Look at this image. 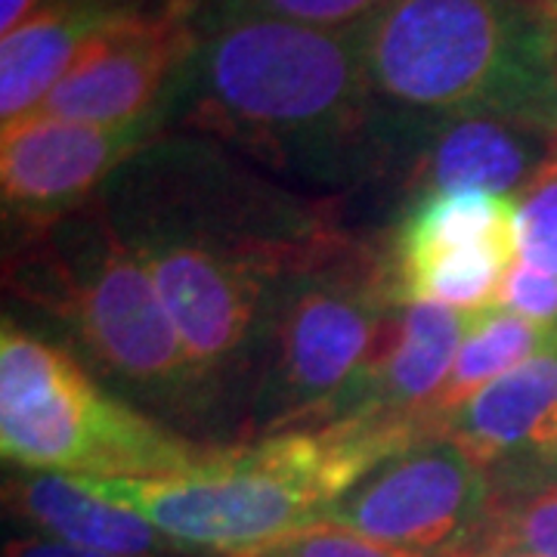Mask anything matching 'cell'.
<instances>
[{
	"mask_svg": "<svg viewBox=\"0 0 557 557\" xmlns=\"http://www.w3.org/2000/svg\"><path fill=\"white\" fill-rule=\"evenodd\" d=\"M164 115L168 131L214 139L310 189L338 193L387 171L394 115L366 75L362 25H193Z\"/></svg>",
	"mask_w": 557,
	"mask_h": 557,
	"instance_id": "1",
	"label": "cell"
},
{
	"mask_svg": "<svg viewBox=\"0 0 557 557\" xmlns=\"http://www.w3.org/2000/svg\"><path fill=\"white\" fill-rule=\"evenodd\" d=\"M16 304L62 332V347L115 397L186 437L218 446L196 366L159 288L97 199L35 233L3 258Z\"/></svg>",
	"mask_w": 557,
	"mask_h": 557,
	"instance_id": "2",
	"label": "cell"
},
{
	"mask_svg": "<svg viewBox=\"0 0 557 557\" xmlns=\"http://www.w3.org/2000/svg\"><path fill=\"white\" fill-rule=\"evenodd\" d=\"M431 421L354 418L317 431L214 446L199 465L146 480L75 478L146 518L196 557H239L325 511L381 461L434 434Z\"/></svg>",
	"mask_w": 557,
	"mask_h": 557,
	"instance_id": "3",
	"label": "cell"
},
{
	"mask_svg": "<svg viewBox=\"0 0 557 557\" xmlns=\"http://www.w3.org/2000/svg\"><path fill=\"white\" fill-rule=\"evenodd\" d=\"M366 75L403 115H498L557 137V20L523 0H387Z\"/></svg>",
	"mask_w": 557,
	"mask_h": 557,
	"instance_id": "4",
	"label": "cell"
},
{
	"mask_svg": "<svg viewBox=\"0 0 557 557\" xmlns=\"http://www.w3.org/2000/svg\"><path fill=\"white\" fill-rule=\"evenodd\" d=\"M211 449L115 397L62 344L3 317L0 453L10 468L146 480L186 471Z\"/></svg>",
	"mask_w": 557,
	"mask_h": 557,
	"instance_id": "5",
	"label": "cell"
},
{
	"mask_svg": "<svg viewBox=\"0 0 557 557\" xmlns=\"http://www.w3.org/2000/svg\"><path fill=\"white\" fill-rule=\"evenodd\" d=\"M397 300L384 248L362 236L288 278L260 341L239 443L335 424Z\"/></svg>",
	"mask_w": 557,
	"mask_h": 557,
	"instance_id": "6",
	"label": "cell"
},
{
	"mask_svg": "<svg viewBox=\"0 0 557 557\" xmlns=\"http://www.w3.org/2000/svg\"><path fill=\"white\" fill-rule=\"evenodd\" d=\"M493 511V478L443 431L416 440L325 511L322 523L418 557H471Z\"/></svg>",
	"mask_w": 557,
	"mask_h": 557,
	"instance_id": "7",
	"label": "cell"
},
{
	"mask_svg": "<svg viewBox=\"0 0 557 557\" xmlns=\"http://www.w3.org/2000/svg\"><path fill=\"white\" fill-rule=\"evenodd\" d=\"M168 131V115L100 127L22 119L0 134V193L7 230L35 233L87 208L127 161Z\"/></svg>",
	"mask_w": 557,
	"mask_h": 557,
	"instance_id": "8",
	"label": "cell"
},
{
	"mask_svg": "<svg viewBox=\"0 0 557 557\" xmlns=\"http://www.w3.org/2000/svg\"><path fill=\"white\" fill-rule=\"evenodd\" d=\"M557 137L498 115H403L394 112L387 174L409 201L446 193L518 196L555 156Z\"/></svg>",
	"mask_w": 557,
	"mask_h": 557,
	"instance_id": "9",
	"label": "cell"
},
{
	"mask_svg": "<svg viewBox=\"0 0 557 557\" xmlns=\"http://www.w3.org/2000/svg\"><path fill=\"white\" fill-rule=\"evenodd\" d=\"M189 47V22L119 16L87 40L69 75L35 115L100 127L161 115Z\"/></svg>",
	"mask_w": 557,
	"mask_h": 557,
	"instance_id": "10",
	"label": "cell"
},
{
	"mask_svg": "<svg viewBox=\"0 0 557 557\" xmlns=\"http://www.w3.org/2000/svg\"><path fill=\"white\" fill-rule=\"evenodd\" d=\"M478 313L440 304L397 300L379 329L375 347L338 409V421L397 418L434 421V403L453 375L458 350Z\"/></svg>",
	"mask_w": 557,
	"mask_h": 557,
	"instance_id": "11",
	"label": "cell"
},
{
	"mask_svg": "<svg viewBox=\"0 0 557 557\" xmlns=\"http://www.w3.org/2000/svg\"><path fill=\"white\" fill-rule=\"evenodd\" d=\"M437 431L478 458L493 483L557 474V341L478 391Z\"/></svg>",
	"mask_w": 557,
	"mask_h": 557,
	"instance_id": "12",
	"label": "cell"
},
{
	"mask_svg": "<svg viewBox=\"0 0 557 557\" xmlns=\"http://www.w3.org/2000/svg\"><path fill=\"white\" fill-rule=\"evenodd\" d=\"M3 508L20 530L115 557H196L146 518L106 502L84 483L47 471H7Z\"/></svg>",
	"mask_w": 557,
	"mask_h": 557,
	"instance_id": "13",
	"label": "cell"
},
{
	"mask_svg": "<svg viewBox=\"0 0 557 557\" xmlns=\"http://www.w3.org/2000/svg\"><path fill=\"white\" fill-rule=\"evenodd\" d=\"M119 16L90 0H44L0 40V121L3 127L35 115L75 65L87 40Z\"/></svg>",
	"mask_w": 557,
	"mask_h": 557,
	"instance_id": "14",
	"label": "cell"
},
{
	"mask_svg": "<svg viewBox=\"0 0 557 557\" xmlns=\"http://www.w3.org/2000/svg\"><path fill=\"white\" fill-rule=\"evenodd\" d=\"M397 282L418 267L465 251L518 255V201L490 193H446L412 199L381 242Z\"/></svg>",
	"mask_w": 557,
	"mask_h": 557,
	"instance_id": "15",
	"label": "cell"
},
{
	"mask_svg": "<svg viewBox=\"0 0 557 557\" xmlns=\"http://www.w3.org/2000/svg\"><path fill=\"white\" fill-rule=\"evenodd\" d=\"M555 341L557 325H539L502 307L478 313L468 338L458 350L453 375L434 403V421L440 424L486 384L515 372L518 366L542 354L545 347H552Z\"/></svg>",
	"mask_w": 557,
	"mask_h": 557,
	"instance_id": "16",
	"label": "cell"
},
{
	"mask_svg": "<svg viewBox=\"0 0 557 557\" xmlns=\"http://www.w3.org/2000/svg\"><path fill=\"white\" fill-rule=\"evenodd\" d=\"M478 552L557 557V474L493 483V511Z\"/></svg>",
	"mask_w": 557,
	"mask_h": 557,
	"instance_id": "17",
	"label": "cell"
},
{
	"mask_svg": "<svg viewBox=\"0 0 557 557\" xmlns=\"http://www.w3.org/2000/svg\"><path fill=\"white\" fill-rule=\"evenodd\" d=\"M387 0H199L189 25L223 20H276L322 32H350L372 20Z\"/></svg>",
	"mask_w": 557,
	"mask_h": 557,
	"instance_id": "18",
	"label": "cell"
},
{
	"mask_svg": "<svg viewBox=\"0 0 557 557\" xmlns=\"http://www.w3.org/2000/svg\"><path fill=\"white\" fill-rule=\"evenodd\" d=\"M518 258L557 276V149L518 196Z\"/></svg>",
	"mask_w": 557,
	"mask_h": 557,
	"instance_id": "19",
	"label": "cell"
},
{
	"mask_svg": "<svg viewBox=\"0 0 557 557\" xmlns=\"http://www.w3.org/2000/svg\"><path fill=\"white\" fill-rule=\"evenodd\" d=\"M239 557H418L350 533L335 523H313Z\"/></svg>",
	"mask_w": 557,
	"mask_h": 557,
	"instance_id": "20",
	"label": "cell"
},
{
	"mask_svg": "<svg viewBox=\"0 0 557 557\" xmlns=\"http://www.w3.org/2000/svg\"><path fill=\"white\" fill-rule=\"evenodd\" d=\"M496 307L539 325H557V276L515 258L502 278Z\"/></svg>",
	"mask_w": 557,
	"mask_h": 557,
	"instance_id": "21",
	"label": "cell"
},
{
	"mask_svg": "<svg viewBox=\"0 0 557 557\" xmlns=\"http://www.w3.org/2000/svg\"><path fill=\"white\" fill-rule=\"evenodd\" d=\"M109 16H134V20L189 22L199 0H90Z\"/></svg>",
	"mask_w": 557,
	"mask_h": 557,
	"instance_id": "22",
	"label": "cell"
},
{
	"mask_svg": "<svg viewBox=\"0 0 557 557\" xmlns=\"http://www.w3.org/2000/svg\"><path fill=\"white\" fill-rule=\"evenodd\" d=\"M3 557H115V555H102V552L78 548V545L60 542V539L28 533V530H16L13 536H7V542H3Z\"/></svg>",
	"mask_w": 557,
	"mask_h": 557,
	"instance_id": "23",
	"label": "cell"
},
{
	"mask_svg": "<svg viewBox=\"0 0 557 557\" xmlns=\"http://www.w3.org/2000/svg\"><path fill=\"white\" fill-rule=\"evenodd\" d=\"M44 0H0V32L10 35L38 10Z\"/></svg>",
	"mask_w": 557,
	"mask_h": 557,
	"instance_id": "24",
	"label": "cell"
},
{
	"mask_svg": "<svg viewBox=\"0 0 557 557\" xmlns=\"http://www.w3.org/2000/svg\"><path fill=\"white\" fill-rule=\"evenodd\" d=\"M523 3H530V7H536L542 13H548L552 20H557V0H523Z\"/></svg>",
	"mask_w": 557,
	"mask_h": 557,
	"instance_id": "25",
	"label": "cell"
},
{
	"mask_svg": "<svg viewBox=\"0 0 557 557\" xmlns=\"http://www.w3.org/2000/svg\"><path fill=\"white\" fill-rule=\"evenodd\" d=\"M471 557H533V555H518V552H478Z\"/></svg>",
	"mask_w": 557,
	"mask_h": 557,
	"instance_id": "26",
	"label": "cell"
}]
</instances>
